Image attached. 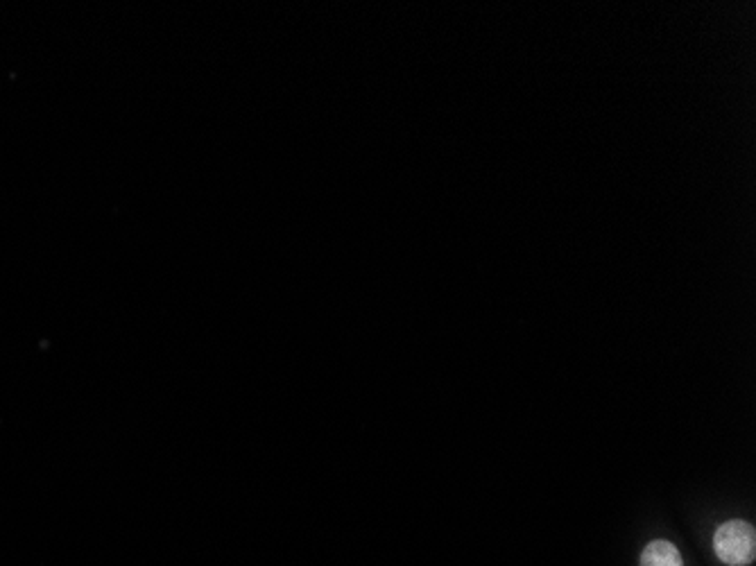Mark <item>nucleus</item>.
Listing matches in <instances>:
<instances>
[{
  "mask_svg": "<svg viewBox=\"0 0 756 566\" xmlns=\"http://www.w3.org/2000/svg\"><path fill=\"white\" fill-rule=\"evenodd\" d=\"M713 551L727 566H747L756 557V533L752 523L743 519L725 521L713 535Z\"/></svg>",
  "mask_w": 756,
  "mask_h": 566,
  "instance_id": "nucleus-1",
  "label": "nucleus"
},
{
  "mask_svg": "<svg viewBox=\"0 0 756 566\" xmlns=\"http://www.w3.org/2000/svg\"><path fill=\"white\" fill-rule=\"evenodd\" d=\"M641 566H684L682 555L677 548L659 539V542H650L641 553Z\"/></svg>",
  "mask_w": 756,
  "mask_h": 566,
  "instance_id": "nucleus-2",
  "label": "nucleus"
}]
</instances>
